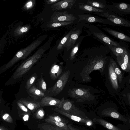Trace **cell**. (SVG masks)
I'll return each mask as SVG.
<instances>
[{
	"mask_svg": "<svg viewBox=\"0 0 130 130\" xmlns=\"http://www.w3.org/2000/svg\"><path fill=\"white\" fill-rule=\"evenodd\" d=\"M53 38H50L33 55L23 62L17 69L13 76L16 79L22 77L31 68L32 66L41 57L45 52L50 47Z\"/></svg>",
	"mask_w": 130,
	"mask_h": 130,
	"instance_id": "1",
	"label": "cell"
},
{
	"mask_svg": "<svg viewBox=\"0 0 130 130\" xmlns=\"http://www.w3.org/2000/svg\"><path fill=\"white\" fill-rule=\"evenodd\" d=\"M47 36V35L40 36L27 46L19 51L9 61L2 67V72L11 68L18 61L27 57L42 43Z\"/></svg>",
	"mask_w": 130,
	"mask_h": 130,
	"instance_id": "2",
	"label": "cell"
},
{
	"mask_svg": "<svg viewBox=\"0 0 130 130\" xmlns=\"http://www.w3.org/2000/svg\"><path fill=\"white\" fill-rule=\"evenodd\" d=\"M70 74L69 70L64 72L55 85L48 89L47 92V94L51 96H54L60 93L68 80Z\"/></svg>",
	"mask_w": 130,
	"mask_h": 130,
	"instance_id": "3",
	"label": "cell"
},
{
	"mask_svg": "<svg viewBox=\"0 0 130 130\" xmlns=\"http://www.w3.org/2000/svg\"><path fill=\"white\" fill-rule=\"evenodd\" d=\"M94 14L105 18L116 24L127 27L130 26L129 21L115 14H112L111 12L105 11L102 13L95 12Z\"/></svg>",
	"mask_w": 130,
	"mask_h": 130,
	"instance_id": "4",
	"label": "cell"
},
{
	"mask_svg": "<svg viewBox=\"0 0 130 130\" xmlns=\"http://www.w3.org/2000/svg\"><path fill=\"white\" fill-rule=\"evenodd\" d=\"M76 18L67 11H55L53 12L49 23L73 21Z\"/></svg>",
	"mask_w": 130,
	"mask_h": 130,
	"instance_id": "5",
	"label": "cell"
},
{
	"mask_svg": "<svg viewBox=\"0 0 130 130\" xmlns=\"http://www.w3.org/2000/svg\"><path fill=\"white\" fill-rule=\"evenodd\" d=\"M105 8L119 15L130 13V5L126 3H112V4L106 6Z\"/></svg>",
	"mask_w": 130,
	"mask_h": 130,
	"instance_id": "6",
	"label": "cell"
},
{
	"mask_svg": "<svg viewBox=\"0 0 130 130\" xmlns=\"http://www.w3.org/2000/svg\"><path fill=\"white\" fill-rule=\"evenodd\" d=\"M57 107L67 113L80 117H82L80 115V112L76 109L72 102L68 99L65 100L64 97H63V101L60 106Z\"/></svg>",
	"mask_w": 130,
	"mask_h": 130,
	"instance_id": "7",
	"label": "cell"
},
{
	"mask_svg": "<svg viewBox=\"0 0 130 130\" xmlns=\"http://www.w3.org/2000/svg\"><path fill=\"white\" fill-rule=\"evenodd\" d=\"M54 110L57 112L64 115L75 121L79 122L84 125L88 126H94V123L89 119L69 114L62 111L57 107H56L54 109Z\"/></svg>",
	"mask_w": 130,
	"mask_h": 130,
	"instance_id": "8",
	"label": "cell"
},
{
	"mask_svg": "<svg viewBox=\"0 0 130 130\" xmlns=\"http://www.w3.org/2000/svg\"><path fill=\"white\" fill-rule=\"evenodd\" d=\"M76 0H64L53 4L51 7L54 11L61 10L63 9H70L75 3Z\"/></svg>",
	"mask_w": 130,
	"mask_h": 130,
	"instance_id": "9",
	"label": "cell"
},
{
	"mask_svg": "<svg viewBox=\"0 0 130 130\" xmlns=\"http://www.w3.org/2000/svg\"><path fill=\"white\" fill-rule=\"evenodd\" d=\"M63 100V97L61 100L50 96H45L40 102L41 107L54 106L59 107L60 106Z\"/></svg>",
	"mask_w": 130,
	"mask_h": 130,
	"instance_id": "10",
	"label": "cell"
},
{
	"mask_svg": "<svg viewBox=\"0 0 130 130\" xmlns=\"http://www.w3.org/2000/svg\"><path fill=\"white\" fill-rule=\"evenodd\" d=\"M79 18V21H82L85 22L100 23L105 24H108L106 20L97 16L89 14H84L78 15Z\"/></svg>",
	"mask_w": 130,
	"mask_h": 130,
	"instance_id": "11",
	"label": "cell"
},
{
	"mask_svg": "<svg viewBox=\"0 0 130 130\" xmlns=\"http://www.w3.org/2000/svg\"><path fill=\"white\" fill-rule=\"evenodd\" d=\"M19 100L32 112L41 107L40 102L33 99H21Z\"/></svg>",
	"mask_w": 130,
	"mask_h": 130,
	"instance_id": "12",
	"label": "cell"
},
{
	"mask_svg": "<svg viewBox=\"0 0 130 130\" xmlns=\"http://www.w3.org/2000/svg\"><path fill=\"white\" fill-rule=\"evenodd\" d=\"M102 115L109 117L120 120L123 122H129V120L124 117L118 111L112 110H104L101 113Z\"/></svg>",
	"mask_w": 130,
	"mask_h": 130,
	"instance_id": "13",
	"label": "cell"
},
{
	"mask_svg": "<svg viewBox=\"0 0 130 130\" xmlns=\"http://www.w3.org/2000/svg\"><path fill=\"white\" fill-rule=\"evenodd\" d=\"M68 126L70 130H88L84 128L74 127L70 124H68ZM38 127L40 130H65L47 123L40 124L38 125Z\"/></svg>",
	"mask_w": 130,
	"mask_h": 130,
	"instance_id": "14",
	"label": "cell"
},
{
	"mask_svg": "<svg viewBox=\"0 0 130 130\" xmlns=\"http://www.w3.org/2000/svg\"><path fill=\"white\" fill-rule=\"evenodd\" d=\"M80 32L81 31L79 29L72 31L65 46L64 47H66L67 51L74 47Z\"/></svg>",
	"mask_w": 130,
	"mask_h": 130,
	"instance_id": "15",
	"label": "cell"
},
{
	"mask_svg": "<svg viewBox=\"0 0 130 130\" xmlns=\"http://www.w3.org/2000/svg\"><path fill=\"white\" fill-rule=\"evenodd\" d=\"M27 92L32 99L37 100L42 99L46 96L44 93L38 89L34 86H32L27 90Z\"/></svg>",
	"mask_w": 130,
	"mask_h": 130,
	"instance_id": "16",
	"label": "cell"
},
{
	"mask_svg": "<svg viewBox=\"0 0 130 130\" xmlns=\"http://www.w3.org/2000/svg\"><path fill=\"white\" fill-rule=\"evenodd\" d=\"M93 34L94 36L108 45V46H120L118 43L112 40L102 33L93 32Z\"/></svg>",
	"mask_w": 130,
	"mask_h": 130,
	"instance_id": "17",
	"label": "cell"
},
{
	"mask_svg": "<svg viewBox=\"0 0 130 130\" xmlns=\"http://www.w3.org/2000/svg\"><path fill=\"white\" fill-rule=\"evenodd\" d=\"M102 29L113 36L123 41L130 42V37L120 32L107 28H103Z\"/></svg>",
	"mask_w": 130,
	"mask_h": 130,
	"instance_id": "18",
	"label": "cell"
},
{
	"mask_svg": "<svg viewBox=\"0 0 130 130\" xmlns=\"http://www.w3.org/2000/svg\"><path fill=\"white\" fill-rule=\"evenodd\" d=\"M94 123L99 124L108 130H122L105 120L100 118H94L93 119Z\"/></svg>",
	"mask_w": 130,
	"mask_h": 130,
	"instance_id": "19",
	"label": "cell"
},
{
	"mask_svg": "<svg viewBox=\"0 0 130 130\" xmlns=\"http://www.w3.org/2000/svg\"><path fill=\"white\" fill-rule=\"evenodd\" d=\"M62 71V68L61 66L54 64L50 71V77L53 80L56 79L61 74Z\"/></svg>",
	"mask_w": 130,
	"mask_h": 130,
	"instance_id": "20",
	"label": "cell"
},
{
	"mask_svg": "<svg viewBox=\"0 0 130 130\" xmlns=\"http://www.w3.org/2000/svg\"><path fill=\"white\" fill-rule=\"evenodd\" d=\"M110 78L113 88L115 89L118 88L117 76L115 72L112 64H110L109 67Z\"/></svg>",
	"mask_w": 130,
	"mask_h": 130,
	"instance_id": "21",
	"label": "cell"
},
{
	"mask_svg": "<svg viewBox=\"0 0 130 130\" xmlns=\"http://www.w3.org/2000/svg\"><path fill=\"white\" fill-rule=\"evenodd\" d=\"M79 8L83 10L95 13H102L105 12L104 10L95 8L82 3H79Z\"/></svg>",
	"mask_w": 130,
	"mask_h": 130,
	"instance_id": "22",
	"label": "cell"
},
{
	"mask_svg": "<svg viewBox=\"0 0 130 130\" xmlns=\"http://www.w3.org/2000/svg\"><path fill=\"white\" fill-rule=\"evenodd\" d=\"M45 121L48 124H50L58 127L65 130H70L66 123L60 122L55 121L47 118Z\"/></svg>",
	"mask_w": 130,
	"mask_h": 130,
	"instance_id": "23",
	"label": "cell"
},
{
	"mask_svg": "<svg viewBox=\"0 0 130 130\" xmlns=\"http://www.w3.org/2000/svg\"><path fill=\"white\" fill-rule=\"evenodd\" d=\"M30 26L29 25L22 26H18L14 31V36H17L23 35L24 33L27 32L30 29Z\"/></svg>",
	"mask_w": 130,
	"mask_h": 130,
	"instance_id": "24",
	"label": "cell"
},
{
	"mask_svg": "<svg viewBox=\"0 0 130 130\" xmlns=\"http://www.w3.org/2000/svg\"><path fill=\"white\" fill-rule=\"evenodd\" d=\"M87 4L98 9L105 8L106 4L100 2L99 1L88 0L87 2Z\"/></svg>",
	"mask_w": 130,
	"mask_h": 130,
	"instance_id": "25",
	"label": "cell"
},
{
	"mask_svg": "<svg viewBox=\"0 0 130 130\" xmlns=\"http://www.w3.org/2000/svg\"><path fill=\"white\" fill-rule=\"evenodd\" d=\"M113 53L117 56L123 54L126 50L124 47L120 46H108Z\"/></svg>",
	"mask_w": 130,
	"mask_h": 130,
	"instance_id": "26",
	"label": "cell"
},
{
	"mask_svg": "<svg viewBox=\"0 0 130 130\" xmlns=\"http://www.w3.org/2000/svg\"><path fill=\"white\" fill-rule=\"evenodd\" d=\"M36 85L38 89L44 93L46 91V84L42 76L39 79L37 82Z\"/></svg>",
	"mask_w": 130,
	"mask_h": 130,
	"instance_id": "27",
	"label": "cell"
},
{
	"mask_svg": "<svg viewBox=\"0 0 130 130\" xmlns=\"http://www.w3.org/2000/svg\"><path fill=\"white\" fill-rule=\"evenodd\" d=\"M73 22V21L49 23L46 26L50 28H56L69 25Z\"/></svg>",
	"mask_w": 130,
	"mask_h": 130,
	"instance_id": "28",
	"label": "cell"
},
{
	"mask_svg": "<svg viewBox=\"0 0 130 130\" xmlns=\"http://www.w3.org/2000/svg\"><path fill=\"white\" fill-rule=\"evenodd\" d=\"M72 31H70L68 34L62 38L57 46L56 49L60 50L62 49L65 47V44Z\"/></svg>",
	"mask_w": 130,
	"mask_h": 130,
	"instance_id": "29",
	"label": "cell"
},
{
	"mask_svg": "<svg viewBox=\"0 0 130 130\" xmlns=\"http://www.w3.org/2000/svg\"><path fill=\"white\" fill-rule=\"evenodd\" d=\"M37 77V74L35 73L33 74L27 80L25 86V87L27 90L32 86L36 81Z\"/></svg>",
	"mask_w": 130,
	"mask_h": 130,
	"instance_id": "30",
	"label": "cell"
},
{
	"mask_svg": "<svg viewBox=\"0 0 130 130\" xmlns=\"http://www.w3.org/2000/svg\"><path fill=\"white\" fill-rule=\"evenodd\" d=\"M112 65L113 67L114 71L118 76L119 82L121 80L122 78V74L121 71L117 66L116 63L112 60H111Z\"/></svg>",
	"mask_w": 130,
	"mask_h": 130,
	"instance_id": "31",
	"label": "cell"
},
{
	"mask_svg": "<svg viewBox=\"0 0 130 130\" xmlns=\"http://www.w3.org/2000/svg\"><path fill=\"white\" fill-rule=\"evenodd\" d=\"M119 56L124 63L129 67V59L128 52L126 50L122 54Z\"/></svg>",
	"mask_w": 130,
	"mask_h": 130,
	"instance_id": "32",
	"label": "cell"
},
{
	"mask_svg": "<svg viewBox=\"0 0 130 130\" xmlns=\"http://www.w3.org/2000/svg\"><path fill=\"white\" fill-rule=\"evenodd\" d=\"M35 0H29L28 1L24 4L23 8L25 10H29L34 6L35 3Z\"/></svg>",
	"mask_w": 130,
	"mask_h": 130,
	"instance_id": "33",
	"label": "cell"
},
{
	"mask_svg": "<svg viewBox=\"0 0 130 130\" xmlns=\"http://www.w3.org/2000/svg\"><path fill=\"white\" fill-rule=\"evenodd\" d=\"M44 115L45 112L43 109L42 108H39L36 112L35 117L37 119H41L44 118Z\"/></svg>",
	"mask_w": 130,
	"mask_h": 130,
	"instance_id": "34",
	"label": "cell"
},
{
	"mask_svg": "<svg viewBox=\"0 0 130 130\" xmlns=\"http://www.w3.org/2000/svg\"><path fill=\"white\" fill-rule=\"evenodd\" d=\"M80 44V43H77L73 48L70 54L69 58L71 60H73L75 57V55L78 51Z\"/></svg>",
	"mask_w": 130,
	"mask_h": 130,
	"instance_id": "35",
	"label": "cell"
},
{
	"mask_svg": "<svg viewBox=\"0 0 130 130\" xmlns=\"http://www.w3.org/2000/svg\"><path fill=\"white\" fill-rule=\"evenodd\" d=\"M117 59L118 62L122 70L127 71L128 69H129V67L125 64L119 56H117Z\"/></svg>",
	"mask_w": 130,
	"mask_h": 130,
	"instance_id": "36",
	"label": "cell"
},
{
	"mask_svg": "<svg viewBox=\"0 0 130 130\" xmlns=\"http://www.w3.org/2000/svg\"><path fill=\"white\" fill-rule=\"evenodd\" d=\"M47 118L55 121L60 122L66 123V120L57 116H50Z\"/></svg>",
	"mask_w": 130,
	"mask_h": 130,
	"instance_id": "37",
	"label": "cell"
},
{
	"mask_svg": "<svg viewBox=\"0 0 130 130\" xmlns=\"http://www.w3.org/2000/svg\"><path fill=\"white\" fill-rule=\"evenodd\" d=\"M18 105L23 111L24 112L29 113V111L27 107L19 100L17 102Z\"/></svg>",
	"mask_w": 130,
	"mask_h": 130,
	"instance_id": "38",
	"label": "cell"
},
{
	"mask_svg": "<svg viewBox=\"0 0 130 130\" xmlns=\"http://www.w3.org/2000/svg\"><path fill=\"white\" fill-rule=\"evenodd\" d=\"M2 119L8 122L12 121V119L10 116L7 113L4 114L2 117Z\"/></svg>",
	"mask_w": 130,
	"mask_h": 130,
	"instance_id": "39",
	"label": "cell"
},
{
	"mask_svg": "<svg viewBox=\"0 0 130 130\" xmlns=\"http://www.w3.org/2000/svg\"><path fill=\"white\" fill-rule=\"evenodd\" d=\"M103 66V64L102 62H97L94 66L93 70H96L102 68Z\"/></svg>",
	"mask_w": 130,
	"mask_h": 130,
	"instance_id": "40",
	"label": "cell"
},
{
	"mask_svg": "<svg viewBox=\"0 0 130 130\" xmlns=\"http://www.w3.org/2000/svg\"><path fill=\"white\" fill-rule=\"evenodd\" d=\"M60 1V0H46L45 1L48 4L51 5L53 4Z\"/></svg>",
	"mask_w": 130,
	"mask_h": 130,
	"instance_id": "41",
	"label": "cell"
},
{
	"mask_svg": "<svg viewBox=\"0 0 130 130\" xmlns=\"http://www.w3.org/2000/svg\"><path fill=\"white\" fill-rule=\"evenodd\" d=\"M29 118V115L28 114H25L23 117V119L25 121H28Z\"/></svg>",
	"mask_w": 130,
	"mask_h": 130,
	"instance_id": "42",
	"label": "cell"
},
{
	"mask_svg": "<svg viewBox=\"0 0 130 130\" xmlns=\"http://www.w3.org/2000/svg\"><path fill=\"white\" fill-rule=\"evenodd\" d=\"M0 35H0V48H1V38H0Z\"/></svg>",
	"mask_w": 130,
	"mask_h": 130,
	"instance_id": "43",
	"label": "cell"
},
{
	"mask_svg": "<svg viewBox=\"0 0 130 130\" xmlns=\"http://www.w3.org/2000/svg\"><path fill=\"white\" fill-rule=\"evenodd\" d=\"M0 130H3L2 128H0Z\"/></svg>",
	"mask_w": 130,
	"mask_h": 130,
	"instance_id": "44",
	"label": "cell"
},
{
	"mask_svg": "<svg viewBox=\"0 0 130 130\" xmlns=\"http://www.w3.org/2000/svg\"><path fill=\"white\" fill-rule=\"evenodd\" d=\"M1 99L0 98V103H1Z\"/></svg>",
	"mask_w": 130,
	"mask_h": 130,
	"instance_id": "45",
	"label": "cell"
}]
</instances>
